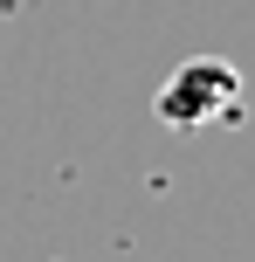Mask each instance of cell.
Masks as SVG:
<instances>
[{"label":"cell","instance_id":"1","mask_svg":"<svg viewBox=\"0 0 255 262\" xmlns=\"http://www.w3.org/2000/svg\"><path fill=\"white\" fill-rule=\"evenodd\" d=\"M242 118V76L221 55H193L159 83V124L173 131H207V124H235Z\"/></svg>","mask_w":255,"mask_h":262}]
</instances>
